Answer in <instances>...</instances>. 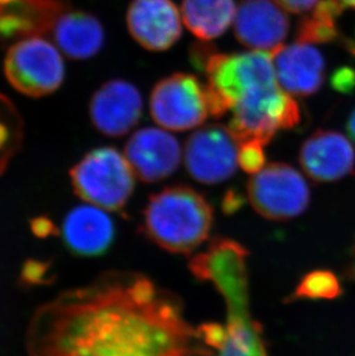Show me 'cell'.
<instances>
[{"mask_svg":"<svg viewBox=\"0 0 355 356\" xmlns=\"http://www.w3.org/2000/svg\"><path fill=\"white\" fill-rule=\"evenodd\" d=\"M31 356H207L200 330L151 279L106 273L40 307L28 330Z\"/></svg>","mask_w":355,"mask_h":356,"instance_id":"obj_1","label":"cell"},{"mask_svg":"<svg viewBox=\"0 0 355 356\" xmlns=\"http://www.w3.org/2000/svg\"><path fill=\"white\" fill-rule=\"evenodd\" d=\"M247 259L244 245L218 238L189 263L191 273L202 282H212L224 299L226 324L208 323L198 327L205 345L216 348L217 356H269L261 326L249 307Z\"/></svg>","mask_w":355,"mask_h":356,"instance_id":"obj_2","label":"cell"},{"mask_svg":"<svg viewBox=\"0 0 355 356\" xmlns=\"http://www.w3.org/2000/svg\"><path fill=\"white\" fill-rule=\"evenodd\" d=\"M212 205L187 186H175L151 196L144 210V231L161 248L189 254L203 243L212 226Z\"/></svg>","mask_w":355,"mask_h":356,"instance_id":"obj_3","label":"cell"},{"mask_svg":"<svg viewBox=\"0 0 355 356\" xmlns=\"http://www.w3.org/2000/svg\"><path fill=\"white\" fill-rule=\"evenodd\" d=\"M77 195L104 210L124 208L134 191V172L125 156L112 147L88 152L71 171Z\"/></svg>","mask_w":355,"mask_h":356,"instance_id":"obj_4","label":"cell"},{"mask_svg":"<svg viewBox=\"0 0 355 356\" xmlns=\"http://www.w3.org/2000/svg\"><path fill=\"white\" fill-rule=\"evenodd\" d=\"M3 71L10 86L29 97H43L57 91L66 73L63 52L40 35L15 42L7 51Z\"/></svg>","mask_w":355,"mask_h":356,"instance_id":"obj_5","label":"cell"},{"mask_svg":"<svg viewBox=\"0 0 355 356\" xmlns=\"http://www.w3.org/2000/svg\"><path fill=\"white\" fill-rule=\"evenodd\" d=\"M248 197L262 217L284 222L305 212L310 193L305 179L294 168L272 163L249 180Z\"/></svg>","mask_w":355,"mask_h":356,"instance_id":"obj_6","label":"cell"},{"mask_svg":"<svg viewBox=\"0 0 355 356\" xmlns=\"http://www.w3.org/2000/svg\"><path fill=\"white\" fill-rule=\"evenodd\" d=\"M151 117L170 131H188L210 115L205 84L193 75L175 73L159 81L150 95Z\"/></svg>","mask_w":355,"mask_h":356,"instance_id":"obj_7","label":"cell"},{"mask_svg":"<svg viewBox=\"0 0 355 356\" xmlns=\"http://www.w3.org/2000/svg\"><path fill=\"white\" fill-rule=\"evenodd\" d=\"M239 145L230 128L209 124L191 135L184 147V164L198 181L216 185L231 178L238 168Z\"/></svg>","mask_w":355,"mask_h":356,"instance_id":"obj_8","label":"cell"},{"mask_svg":"<svg viewBox=\"0 0 355 356\" xmlns=\"http://www.w3.org/2000/svg\"><path fill=\"white\" fill-rule=\"evenodd\" d=\"M143 101L138 88L125 80H111L95 91L89 103L90 120L111 138L127 134L141 119Z\"/></svg>","mask_w":355,"mask_h":356,"instance_id":"obj_9","label":"cell"},{"mask_svg":"<svg viewBox=\"0 0 355 356\" xmlns=\"http://www.w3.org/2000/svg\"><path fill=\"white\" fill-rule=\"evenodd\" d=\"M125 157L140 180L157 182L177 170L181 161V148L175 136L168 131L142 128L126 143Z\"/></svg>","mask_w":355,"mask_h":356,"instance_id":"obj_10","label":"cell"},{"mask_svg":"<svg viewBox=\"0 0 355 356\" xmlns=\"http://www.w3.org/2000/svg\"><path fill=\"white\" fill-rule=\"evenodd\" d=\"M287 17L274 0H244L237 8V40L254 51L274 54L287 38Z\"/></svg>","mask_w":355,"mask_h":356,"instance_id":"obj_11","label":"cell"},{"mask_svg":"<svg viewBox=\"0 0 355 356\" xmlns=\"http://www.w3.org/2000/svg\"><path fill=\"white\" fill-rule=\"evenodd\" d=\"M299 161L309 178L333 182L355 172V152L349 138L336 131L321 129L306 140Z\"/></svg>","mask_w":355,"mask_h":356,"instance_id":"obj_12","label":"cell"},{"mask_svg":"<svg viewBox=\"0 0 355 356\" xmlns=\"http://www.w3.org/2000/svg\"><path fill=\"white\" fill-rule=\"evenodd\" d=\"M126 22L132 38L156 52L170 49L182 33L180 13L172 0H133Z\"/></svg>","mask_w":355,"mask_h":356,"instance_id":"obj_13","label":"cell"},{"mask_svg":"<svg viewBox=\"0 0 355 356\" xmlns=\"http://www.w3.org/2000/svg\"><path fill=\"white\" fill-rule=\"evenodd\" d=\"M272 63L281 87L293 96L315 94L324 82V59L310 44L284 45L272 54Z\"/></svg>","mask_w":355,"mask_h":356,"instance_id":"obj_14","label":"cell"},{"mask_svg":"<svg viewBox=\"0 0 355 356\" xmlns=\"http://www.w3.org/2000/svg\"><path fill=\"white\" fill-rule=\"evenodd\" d=\"M63 238L77 255H102L113 241V222L104 209L97 205H77L65 217Z\"/></svg>","mask_w":355,"mask_h":356,"instance_id":"obj_15","label":"cell"},{"mask_svg":"<svg viewBox=\"0 0 355 356\" xmlns=\"http://www.w3.org/2000/svg\"><path fill=\"white\" fill-rule=\"evenodd\" d=\"M54 42L63 54L75 60L94 57L104 45L103 24L82 10H61L51 26Z\"/></svg>","mask_w":355,"mask_h":356,"instance_id":"obj_16","label":"cell"},{"mask_svg":"<svg viewBox=\"0 0 355 356\" xmlns=\"http://www.w3.org/2000/svg\"><path fill=\"white\" fill-rule=\"evenodd\" d=\"M64 8L59 0H0V40L38 35Z\"/></svg>","mask_w":355,"mask_h":356,"instance_id":"obj_17","label":"cell"},{"mask_svg":"<svg viewBox=\"0 0 355 356\" xmlns=\"http://www.w3.org/2000/svg\"><path fill=\"white\" fill-rule=\"evenodd\" d=\"M181 13L186 27L202 40L217 38L235 17L233 0H182Z\"/></svg>","mask_w":355,"mask_h":356,"instance_id":"obj_18","label":"cell"},{"mask_svg":"<svg viewBox=\"0 0 355 356\" xmlns=\"http://www.w3.org/2000/svg\"><path fill=\"white\" fill-rule=\"evenodd\" d=\"M344 10L339 0H320L309 17H303L297 29V42L330 43L338 38L336 20Z\"/></svg>","mask_w":355,"mask_h":356,"instance_id":"obj_19","label":"cell"},{"mask_svg":"<svg viewBox=\"0 0 355 356\" xmlns=\"http://www.w3.org/2000/svg\"><path fill=\"white\" fill-rule=\"evenodd\" d=\"M342 294L338 277L329 270H315L299 282L294 291V299L335 300Z\"/></svg>","mask_w":355,"mask_h":356,"instance_id":"obj_20","label":"cell"},{"mask_svg":"<svg viewBox=\"0 0 355 356\" xmlns=\"http://www.w3.org/2000/svg\"><path fill=\"white\" fill-rule=\"evenodd\" d=\"M265 145L256 142H246L239 145V165L244 171L255 175L265 168Z\"/></svg>","mask_w":355,"mask_h":356,"instance_id":"obj_21","label":"cell"},{"mask_svg":"<svg viewBox=\"0 0 355 356\" xmlns=\"http://www.w3.org/2000/svg\"><path fill=\"white\" fill-rule=\"evenodd\" d=\"M332 87L335 90L349 94L355 89V71L353 68L342 67L333 73L331 78Z\"/></svg>","mask_w":355,"mask_h":356,"instance_id":"obj_22","label":"cell"},{"mask_svg":"<svg viewBox=\"0 0 355 356\" xmlns=\"http://www.w3.org/2000/svg\"><path fill=\"white\" fill-rule=\"evenodd\" d=\"M278 6L291 13L300 14L314 10L320 0H274Z\"/></svg>","mask_w":355,"mask_h":356,"instance_id":"obj_23","label":"cell"},{"mask_svg":"<svg viewBox=\"0 0 355 356\" xmlns=\"http://www.w3.org/2000/svg\"><path fill=\"white\" fill-rule=\"evenodd\" d=\"M44 275L45 270L43 269L42 264L38 263H31V266H26L24 273V277L28 279V282H40Z\"/></svg>","mask_w":355,"mask_h":356,"instance_id":"obj_24","label":"cell"},{"mask_svg":"<svg viewBox=\"0 0 355 356\" xmlns=\"http://www.w3.org/2000/svg\"><path fill=\"white\" fill-rule=\"evenodd\" d=\"M52 222L45 218H38L33 222V229L38 236H47L52 232Z\"/></svg>","mask_w":355,"mask_h":356,"instance_id":"obj_25","label":"cell"},{"mask_svg":"<svg viewBox=\"0 0 355 356\" xmlns=\"http://www.w3.org/2000/svg\"><path fill=\"white\" fill-rule=\"evenodd\" d=\"M347 131H349V136L355 143V110L351 113L349 121H347Z\"/></svg>","mask_w":355,"mask_h":356,"instance_id":"obj_26","label":"cell"},{"mask_svg":"<svg viewBox=\"0 0 355 356\" xmlns=\"http://www.w3.org/2000/svg\"><path fill=\"white\" fill-rule=\"evenodd\" d=\"M346 47H347V49H349V52L353 54L355 57V43H353V42H349V40H347L346 42Z\"/></svg>","mask_w":355,"mask_h":356,"instance_id":"obj_27","label":"cell"},{"mask_svg":"<svg viewBox=\"0 0 355 356\" xmlns=\"http://www.w3.org/2000/svg\"><path fill=\"white\" fill-rule=\"evenodd\" d=\"M353 273H354V275H355V269H354V271H353Z\"/></svg>","mask_w":355,"mask_h":356,"instance_id":"obj_28","label":"cell"}]
</instances>
